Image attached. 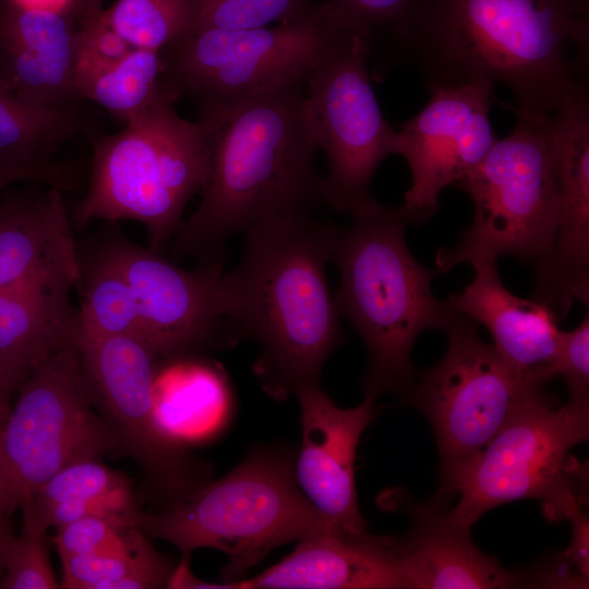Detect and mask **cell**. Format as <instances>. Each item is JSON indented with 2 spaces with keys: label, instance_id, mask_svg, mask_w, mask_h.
<instances>
[{
  "label": "cell",
  "instance_id": "1",
  "mask_svg": "<svg viewBox=\"0 0 589 589\" xmlns=\"http://www.w3.org/2000/svg\"><path fill=\"white\" fill-rule=\"evenodd\" d=\"M429 91L501 84L543 119L588 91V0H417L400 45Z\"/></svg>",
  "mask_w": 589,
  "mask_h": 589
},
{
  "label": "cell",
  "instance_id": "2",
  "mask_svg": "<svg viewBox=\"0 0 589 589\" xmlns=\"http://www.w3.org/2000/svg\"><path fill=\"white\" fill-rule=\"evenodd\" d=\"M305 84L200 115L208 172L197 208L176 233L177 256L223 262L236 233L313 214L324 203L318 146L305 110Z\"/></svg>",
  "mask_w": 589,
  "mask_h": 589
},
{
  "label": "cell",
  "instance_id": "3",
  "mask_svg": "<svg viewBox=\"0 0 589 589\" xmlns=\"http://www.w3.org/2000/svg\"><path fill=\"white\" fill-rule=\"evenodd\" d=\"M336 230L313 214L264 223L243 233L241 257L227 272L245 337L260 348L253 372L275 400L320 384L344 339L326 279Z\"/></svg>",
  "mask_w": 589,
  "mask_h": 589
},
{
  "label": "cell",
  "instance_id": "4",
  "mask_svg": "<svg viewBox=\"0 0 589 589\" xmlns=\"http://www.w3.org/2000/svg\"><path fill=\"white\" fill-rule=\"evenodd\" d=\"M350 214L351 225L337 227L332 255L339 272L336 306L368 352L364 394H405L419 374L411 362L418 336L445 332L456 313L432 291L440 272L410 252L398 208L371 199Z\"/></svg>",
  "mask_w": 589,
  "mask_h": 589
},
{
  "label": "cell",
  "instance_id": "5",
  "mask_svg": "<svg viewBox=\"0 0 589 589\" xmlns=\"http://www.w3.org/2000/svg\"><path fill=\"white\" fill-rule=\"evenodd\" d=\"M297 452L257 445L217 481L161 507L141 513L139 528L177 546L182 556L212 548L227 554L223 582L243 578L275 548L330 532L300 490Z\"/></svg>",
  "mask_w": 589,
  "mask_h": 589
},
{
  "label": "cell",
  "instance_id": "6",
  "mask_svg": "<svg viewBox=\"0 0 589 589\" xmlns=\"http://www.w3.org/2000/svg\"><path fill=\"white\" fill-rule=\"evenodd\" d=\"M178 95L164 81L153 101L116 134L93 145L88 188L75 213L77 225L131 219L148 232L159 252L182 225L190 199L208 172L203 124L181 118Z\"/></svg>",
  "mask_w": 589,
  "mask_h": 589
},
{
  "label": "cell",
  "instance_id": "7",
  "mask_svg": "<svg viewBox=\"0 0 589 589\" xmlns=\"http://www.w3.org/2000/svg\"><path fill=\"white\" fill-rule=\"evenodd\" d=\"M359 27L326 1L272 27L191 29L160 51L163 79L207 113L305 84Z\"/></svg>",
  "mask_w": 589,
  "mask_h": 589
},
{
  "label": "cell",
  "instance_id": "8",
  "mask_svg": "<svg viewBox=\"0 0 589 589\" xmlns=\"http://www.w3.org/2000/svg\"><path fill=\"white\" fill-rule=\"evenodd\" d=\"M589 436V399L555 407L545 389L529 397L500 432L440 492L457 494L448 509L471 528L488 510L534 498L549 520L569 518L584 506V471L569 456Z\"/></svg>",
  "mask_w": 589,
  "mask_h": 589
},
{
  "label": "cell",
  "instance_id": "9",
  "mask_svg": "<svg viewBox=\"0 0 589 589\" xmlns=\"http://www.w3.org/2000/svg\"><path fill=\"white\" fill-rule=\"evenodd\" d=\"M544 122L518 116L513 131L456 183L471 197L474 216L456 245L437 251L440 274L503 255L537 263L549 254L560 195Z\"/></svg>",
  "mask_w": 589,
  "mask_h": 589
},
{
  "label": "cell",
  "instance_id": "10",
  "mask_svg": "<svg viewBox=\"0 0 589 589\" xmlns=\"http://www.w3.org/2000/svg\"><path fill=\"white\" fill-rule=\"evenodd\" d=\"M19 389L0 441V507L8 515L63 467L118 449L94 411L77 341L45 358Z\"/></svg>",
  "mask_w": 589,
  "mask_h": 589
},
{
  "label": "cell",
  "instance_id": "11",
  "mask_svg": "<svg viewBox=\"0 0 589 589\" xmlns=\"http://www.w3.org/2000/svg\"><path fill=\"white\" fill-rule=\"evenodd\" d=\"M445 332L444 357L404 394L432 426L441 484L473 459L529 397L545 389L514 374L468 316L456 314Z\"/></svg>",
  "mask_w": 589,
  "mask_h": 589
},
{
  "label": "cell",
  "instance_id": "12",
  "mask_svg": "<svg viewBox=\"0 0 589 589\" xmlns=\"http://www.w3.org/2000/svg\"><path fill=\"white\" fill-rule=\"evenodd\" d=\"M81 366L92 401L113 433L118 449L136 460L154 492L170 504L208 483V465L161 426L154 382L159 357L136 335L81 336Z\"/></svg>",
  "mask_w": 589,
  "mask_h": 589
},
{
  "label": "cell",
  "instance_id": "13",
  "mask_svg": "<svg viewBox=\"0 0 589 589\" xmlns=\"http://www.w3.org/2000/svg\"><path fill=\"white\" fill-rule=\"evenodd\" d=\"M371 40L359 27L309 76L305 110L318 149L327 157L323 199L351 213L372 199L370 185L393 155L396 131L387 123L370 73Z\"/></svg>",
  "mask_w": 589,
  "mask_h": 589
},
{
  "label": "cell",
  "instance_id": "14",
  "mask_svg": "<svg viewBox=\"0 0 589 589\" xmlns=\"http://www.w3.org/2000/svg\"><path fill=\"white\" fill-rule=\"evenodd\" d=\"M101 251L128 279L142 338L159 358L231 349L247 338L224 262L184 269L125 240Z\"/></svg>",
  "mask_w": 589,
  "mask_h": 589
},
{
  "label": "cell",
  "instance_id": "15",
  "mask_svg": "<svg viewBox=\"0 0 589 589\" xmlns=\"http://www.w3.org/2000/svg\"><path fill=\"white\" fill-rule=\"evenodd\" d=\"M493 87L486 80H474L431 89L425 107L396 132L393 154L402 156L411 172V185L398 208L408 225L431 218L442 191L464 179L493 146Z\"/></svg>",
  "mask_w": 589,
  "mask_h": 589
},
{
  "label": "cell",
  "instance_id": "16",
  "mask_svg": "<svg viewBox=\"0 0 589 589\" xmlns=\"http://www.w3.org/2000/svg\"><path fill=\"white\" fill-rule=\"evenodd\" d=\"M301 409V446L294 474L305 497L320 513L328 530L366 533L356 488L357 447L374 417L377 397L364 394L353 408L338 407L322 389L311 385L297 395Z\"/></svg>",
  "mask_w": 589,
  "mask_h": 589
},
{
  "label": "cell",
  "instance_id": "17",
  "mask_svg": "<svg viewBox=\"0 0 589 589\" xmlns=\"http://www.w3.org/2000/svg\"><path fill=\"white\" fill-rule=\"evenodd\" d=\"M74 35L68 10L0 0V87L28 104L71 107Z\"/></svg>",
  "mask_w": 589,
  "mask_h": 589
},
{
  "label": "cell",
  "instance_id": "18",
  "mask_svg": "<svg viewBox=\"0 0 589 589\" xmlns=\"http://www.w3.org/2000/svg\"><path fill=\"white\" fill-rule=\"evenodd\" d=\"M392 536L322 532L251 578L225 582L227 589H404Z\"/></svg>",
  "mask_w": 589,
  "mask_h": 589
},
{
  "label": "cell",
  "instance_id": "19",
  "mask_svg": "<svg viewBox=\"0 0 589 589\" xmlns=\"http://www.w3.org/2000/svg\"><path fill=\"white\" fill-rule=\"evenodd\" d=\"M411 527L395 539L407 589H494L526 585L525 576L504 568L480 551L471 528L456 522L438 505L408 506Z\"/></svg>",
  "mask_w": 589,
  "mask_h": 589
},
{
  "label": "cell",
  "instance_id": "20",
  "mask_svg": "<svg viewBox=\"0 0 589 589\" xmlns=\"http://www.w3.org/2000/svg\"><path fill=\"white\" fill-rule=\"evenodd\" d=\"M472 267L471 283L448 297L450 310L490 332L494 348L514 374L545 387L537 375L556 353L563 334L560 322L545 304L512 293L502 283L496 260Z\"/></svg>",
  "mask_w": 589,
  "mask_h": 589
},
{
  "label": "cell",
  "instance_id": "21",
  "mask_svg": "<svg viewBox=\"0 0 589 589\" xmlns=\"http://www.w3.org/2000/svg\"><path fill=\"white\" fill-rule=\"evenodd\" d=\"M82 263L61 189L0 203V289L26 283L80 284Z\"/></svg>",
  "mask_w": 589,
  "mask_h": 589
},
{
  "label": "cell",
  "instance_id": "22",
  "mask_svg": "<svg viewBox=\"0 0 589 589\" xmlns=\"http://www.w3.org/2000/svg\"><path fill=\"white\" fill-rule=\"evenodd\" d=\"M73 284L26 283L0 289V397L10 400L31 372L58 349L76 341Z\"/></svg>",
  "mask_w": 589,
  "mask_h": 589
},
{
  "label": "cell",
  "instance_id": "23",
  "mask_svg": "<svg viewBox=\"0 0 589 589\" xmlns=\"http://www.w3.org/2000/svg\"><path fill=\"white\" fill-rule=\"evenodd\" d=\"M193 356L165 358L168 363L164 369L158 365L154 382L158 420L182 445L219 436L236 412L233 386L226 370Z\"/></svg>",
  "mask_w": 589,
  "mask_h": 589
},
{
  "label": "cell",
  "instance_id": "24",
  "mask_svg": "<svg viewBox=\"0 0 589 589\" xmlns=\"http://www.w3.org/2000/svg\"><path fill=\"white\" fill-rule=\"evenodd\" d=\"M72 107L25 103L0 87V166H41L62 142L83 132Z\"/></svg>",
  "mask_w": 589,
  "mask_h": 589
},
{
  "label": "cell",
  "instance_id": "25",
  "mask_svg": "<svg viewBox=\"0 0 589 589\" xmlns=\"http://www.w3.org/2000/svg\"><path fill=\"white\" fill-rule=\"evenodd\" d=\"M161 83V52L133 48L121 60L76 81L75 92L125 123L153 101Z\"/></svg>",
  "mask_w": 589,
  "mask_h": 589
},
{
  "label": "cell",
  "instance_id": "26",
  "mask_svg": "<svg viewBox=\"0 0 589 589\" xmlns=\"http://www.w3.org/2000/svg\"><path fill=\"white\" fill-rule=\"evenodd\" d=\"M83 299L77 336L141 335L134 292L117 265L100 251L82 266Z\"/></svg>",
  "mask_w": 589,
  "mask_h": 589
},
{
  "label": "cell",
  "instance_id": "27",
  "mask_svg": "<svg viewBox=\"0 0 589 589\" xmlns=\"http://www.w3.org/2000/svg\"><path fill=\"white\" fill-rule=\"evenodd\" d=\"M67 589H152L166 587L172 563L147 541L125 555L73 554L61 556Z\"/></svg>",
  "mask_w": 589,
  "mask_h": 589
},
{
  "label": "cell",
  "instance_id": "28",
  "mask_svg": "<svg viewBox=\"0 0 589 589\" xmlns=\"http://www.w3.org/2000/svg\"><path fill=\"white\" fill-rule=\"evenodd\" d=\"M101 14L133 48L163 51L192 29L193 0H117Z\"/></svg>",
  "mask_w": 589,
  "mask_h": 589
},
{
  "label": "cell",
  "instance_id": "29",
  "mask_svg": "<svg viewBox=\"0 0 589 589\" xmlns=\"http://www.w3.org/2000/svg\"><path fill=\"white\" fill-rule=\"evenodd\" d=\"M125 485H130L128 478L99 459L70 464L46 481L22 509V528L55 505L94 498Z\"/></svg>",
  "mask_w": 589,
  "mask_h": 589
},
{
  "label": "cell",
  "instance_id": "30",
  "mask_svg": "<svg viewBox=\"0 0 589 589\" xmlns=\"http://www.w3.org/2000/svg\"><path fill=\"white\" fill-rule=\"evenodd\" d=\"M315 0H193L192 29H249L284 23L305 13Z\"/></svg>",
  "mask_w": 589,
  "mask_h": 589
},
{
  "label": "cell",
  "instance_id": "31",
  "mask_svg": "<svg viewBox=\"0 0 589 589\" xmlns=\"http://www.w3.org/2000/svg\"><path fill=\"white\" fill-rule=\"evenodd\" d=\"M147 541L137 526L104 517L75 520L57 528L53 537L60 557L73 554L125 555Z\"/></svg>",
  "mask_w": 589,
  "mask_h": 589
},
{
  "label": "cell",
  "instance_id": "32",
  "mask_svg": "<svg viewBox=\"0 0 589 589\" xmlns=\"http://www.w3.org/2000/svg\"><path fill=\"white\" fill-rule=\"evenodd\" d=\"M46 533L22 531L12 536L3 557V589H57L60 588L46 542Z\"/></svg>",
  "mask_w": 589,
  "mask_h": 589
},
{
  "label": "cell",
  "instance_id": "33",
  "mask_svg": "<svg viewBox=\"0 0 589 589\" xmlns=\"http://www.w3.org/2000/svg\"><path fill=\"white\" fill-rule=\"evenodd\" d=\"M101 9L81 13L82 24L74 35L75 82L121 60L133 47L104 19Z\"/></svg>",
  "mask_w": 589,
  "mask_h": 589
},
{
  "label": "cell",
  "instance_id": "34",
  "mask_svg": "<svg viewBox=\"0 0 589 589\" xmlns=\"http://www.w3.org/2000/svg\"><path fill=\"white\" fill-rule=\"evenodd\" d=\"M561 376L566 383L569 399H589V314L573 330L564 332L552 361L537 375L546 385Z\"/></svg>",
  "mask_w": 589,
  "mask_h": 589
},
{
  "label": "cell",
  "instance_id": "35",
  "mask_svg": "<svg viewBox=\"0 0 589 589\" xmlns=\"http://www.w3.org/2000/svg\"><path fill=\"white\" fill-rule=\"evenodd\" d=\"M416 1L327 0L341 15L369 33L371 45L377 31L393 32L401 45Z\"/></svg>",
  "mask_w": 589,
  "mask_h": 589
},
{
  "label": "cell",
  "instance_id": "36",
  "mask_svg": "<svg viewBox=\"0 0 589 589\" xmlns=\"http://www.w3.org/2000/svg\"><path fill=\"white\" fill-rule=\"evenodd\" d=\"M23 180L44 181L51 187L64 189L69 182L67 170L53 163L41 166L3 167L0 166V191Z\"/></svg>",
  "mask_w": 589,
  "mask_h": 589
},
{
  "label": "cell",
  "instance_id": "37",
  "mask_svg": "<svg viewBox=\"0 0 589 589\" xmlns=\"http://www.w3.org/2000/svg\"><path fill=\"white\" fill-rule=\"evenodd\" d=\"M8 514L0 507V581L3 575V557L9 540L13 536L7 520Z\"/></svg>",
  "mask_w": 589,
  "mask_h": 589
},
{
  "label": "cell",
  "instance_id": "38",
  "mask_svg": "<svg viewBox=\"0 0 589 589\" xmlns=\"http://www.w3.org/2000/svg\"><path fill=\"white\" fill-rule=\"evenodd\" d=\"M10 411L9 402L0 400V441H1V432L4 424V421L8 417V413Z\"/></svg>",
  "mask_w": 589,
  "mask_h": 589
},
{
  "label": "cell",
  "instance_id": "39",
  "mask_svg": "<svg viewBox=\"0 0 589 589\" xmlns=\"http://www.w3.org/2000/svg\"><path fill=\"white\" fill-rule=\"evenodd\" d=\"M0 400L9 402V400L3 399L2 397H0Z\"/></svg>",
  "mask_w": 589,
  "mask_h": 589
}]
</instances>
